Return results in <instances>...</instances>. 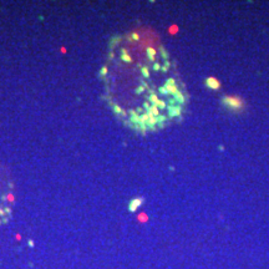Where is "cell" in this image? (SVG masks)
<instances>
[{
	"label": "cell",
	"instance_id": "4",
	"mask_svg": "<svg viewBox=\"0 0 269 269\" xmlns=\"http://www.w3.org/2000/svg\"><path fill=\"white\" fill-rule=\"evenodd\" d=\"M173 96H175V100L178 102V105H183L184 101H186V99H184V95L179 91V90H178L176 94H173Z\"/></svg>",
	"mask_w": 269,
	"mask_h": 269
},
{
	"label": "cell",
	"instance_id": "8",
	"mask_svg": "<svg viewBox=\"0 0 269 269\" xmlns=\"http://www.w3.org/2000/svg\"><path fill=\"white\" fill-rule=\"evenodd\" d=\"M160 51H161V56H162L165 60H167V59H168V52H167V51L163 49V47H161V49H160Z\"/></svg>",
	"mask_w": 269,
	"mask_h": 269
},
{
	"label": "cell",
	"instance_id": "3",
	"mask_svg": "<svg viewBox=\"0 0 269 269\" xmlns=\"http://www.w3.org/2000/svg\"><path fill=\"white\" fill-rule=\"evenodd\" d=\"M182 111V106L177 105V106H168V115L170 117H175V116H179Z\"/></svg>",
	"mask_w": 269,
	"mask_h": 269
},
{
	"label": "cell",
	"instance_id": "1",
	"mask_svg": "<svg viewBox=\"0 0 269 269\" xmlns=\"http://www.w3.org/2000/svg\"><path fill=\"white\" fill-rule=\"evenodd\" d=\"M222 104L232 111H238L243 109V100L239 96H224L222 99Z\"/></svg>",
	"mask_w": 269,
	"mask_h": 269
},
{
	"label": "cell",
	"instance_id": "11",
	"mask_svg": "<svg viewBox=\"0 0 269 269\" xmlns=\"http://www.w3.org/2000/svg\"><path fill=\"white\" fill-rule=\"evenodd\" d=\"M168 67H170V62H168V61H166V62H165V66L162 67V71H163V73H167V70H168Z\"/></svg>",
	"mask_w": 269,
	"mask_h": 269
},
{
	"label": "cell",
	"instance_id": "2",
	"mask_svg": "<svg viewBox=\"0 0 269 269\" xmlns=\"http://www.w3.org/2000/svg\"><path fill=\"white\" fill-rule=\"evenodd\" d=\"M206 86L211 90H219L220 88V82L213 76H209L206 79Z\"/></svg>",
	"mask_w": 269,
	"mask_h": 269
},
{
	"label": "cell",
	"instance_id": "9",
	"mask_svg": "<svg viewBox=\"0 0 269 269\" xmlns=\"http://www.w3.org/2000/svg\"><path fill=\"white\" fill-rule=\"evenodd\" d=\"M141 71H142V75L145 76V77H148V76H149V71H148L147 67H142Z\"/></svg>",
	"mask_w": 269,
	"mask_h": 269
},
{
	"label": "cell",
	"instance_id": "14",
	"mask_svg": "<svg viewBox=\"0 0 269 269\" xmlns=\"http://www.w3.org/2000/svg\"><path fill=\"white\" fill-rule=\"evenodd\" d=\"M132 38H133L135 40H138V39H140V36H138L137 34H132Z\"/></svg>",
	"mask_w": 269,
	"mask_h": 269
},
{
	"label": "cell",
	"instance_id": "6",
	"mask_svg": "<svg viewBox=\"0 0 269 269\" xmlns=\"http://www.w3.org/2000/svg\"><path fill=\"white\" fill-rule=\"evenodd\" d=\"M121 52H122L121 59L123 60L125 62H131V61H132V59H131V56L127 54V50H126V49H122V50H121Z\"/></svg>",
	"mask_w": 269,
	"mask_h": 269
},
{
	"label": "cell",
	"instance_id": "7",
	"mask_svg": "<svg viewBox=\"0 0 269 269\" xmlns=\"http://www.w3.org/2000/svg\"><path fill=\"white\" fill-rule=\"evenodd\" d=\"M146 51H147V56H148V59L153 61V60H154V55H156V50H154L153 47H147Z\"/></svg>",
	"mask_w": 269,
	"mask_h": 269
},
{
	"label": "cell",
	"instance_id": "12",
	"mask_svg": "<svg viewBox=\"0 0 269 269\" xmlns=\"http://www.w3.org/2000/svg\"><path fill=\"white\" fill-rule=\"evenodd\" d=\"M160 69H161V65H160V64H157V62H156V64H154V65H153V70H156V71H158Z\"/></svg>",
	"mask_w": 269,
	"mask_h": 269
},
{
	"label": "cell",
	"instance_id": "10",
	"mask_svg": "<svg viewBox=\"0 0 269 269\" xmlns=\"http://www.w3.org/2000/svg\"><path fill=\"white\" fill-rule=\"evenodd\" d=\"M160 92L162 94V95H170V92L167 91V88L165 87V86H162V87H160Z\"/></svg>",
	"mask_w": 269,
	"mask_h": 269
},
{
	"label": "cell",
	"instance_id": "5",
	"mask_svg": "<svg viewBox=\"0 0 269 269\" xmlns=\"http://www.w3.org/2000/svg\"><path fill=\"white\" fill-rule=\"evenodd\" d=\"M141 203H142V199H141V198H136V199H133L132 202L130 203V211H135L137 207L141 206Z\"/></svg>",
	"mask_w": 269,
	"mask_h": 269
},
{
	"label": "cell",
	"instance_id": "13",
	"mask_svg": "<svg viewBox=\"0 0 269 269\" xmlns=\"http://www.w3.org/2000/svg\"><path fill=\"white\" fill-rule=\"evenodd\" d=\"M143 91V86H140V87H137V90H136V92L137 94H141Z\"/></svg>",
	"mask_w": 269,
	"mask_h": 269
}]
</instances>
